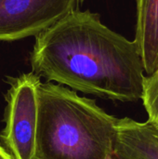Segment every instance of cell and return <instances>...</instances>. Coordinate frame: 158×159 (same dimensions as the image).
Segmentation results:
<instances>
[{
	"label": "cell",
	"mask_w": 158,
	"mask_h": 159,
	"mask_svg": "<svg viewBox=\"0 0 158 159\" xmlns=\"http://www.w3.org/2000/svg\"><path fill=\"white\" fill-rule=\"evenodd\" d=\"M117 118L60 84L38 87L36 159H112Z\"/></svg>",
	"instance_id": "7a4b0ae2"
},
{
	"label": "cell",
	"mask_w": 158,
	"mask_h": 159,
	"mask_svg": "<svg viewBox=\"0 0 158 159\" xmlns=\"http://www.w3.org/2000/svg\"><path fill=\"white\" fill-rule=\"evenodd\" d=\"M40 76L33 72L8 77L6 94L2 147L12 159H36L38 87Z\"/></svg>",
	"instance_id": "3957f363"
},
{
	"label": "cell",
	"mask_w": 158,
	"mask_h": 159,
	"mask_svg": "<svg viewBox=\"0 0 158 159\" xmlns=\"http://www.w3.org/2000/svg\"><path fill=\"white\" fill-rule=\"evenodd\" d=\"M135 39L147 75L158 68V0H136Z\"/></svg>",
	"instance_id": "8992f818"
},
{
	"label": "cell",
	"mask_w": 158,
	"mask_h": 159,
	"mask_svg": "<svg viewBox=\"0 0 158 159\" xmlns=\"http://www.w3.org/2000/svg\"><path fill=\"white\" fill-rule=\"evenodd\" d=\"M112 159H158V126L117 118Z\"/></svg>",
	"instance_id": "5b68a950"
},
{
	"label": "cell",
	"mask_w": 158,
	"mask_h": 159,
	"mask_svg": "<svg viewBox=\"0 0 158 159\" xmlns=\"http://www.w3.org/2000/svg\"><path fill=\"white\" fill-rule=\"evenodd\" d=\"M148 116V121L158 126V68L144 76L142 99Z\"/></svg>",
	"instance_id": "52a82bcc"
},
{
	"label": "cell",
	"mask_w": 158,
	"mask_h": 159,
	"mask_svg": "<svg viewBox=\"0 0 158 159\" xmlns=\"http://www.w3.org/2000/svg\"><path fill=\"white\" fill-rule=\"evenodd\" d=\"M0 159H12L10 156L6 152V150L2 147L1 144H0Z\"/></svg>",
	"instance_id": "ba28073f"
},
{
	"label": "cell",
	"mask_w": 158,
	"mask_h": 159,
	"mask_svg": "<svg viewBox=\"0 0 158 159\" xmlns=\"http://www.w3.org/2000/svg\"><path fill=\"white\" fill-rule=\"evenodd\" d=\"M32 72L102 99H142L144 67L134 41L104 25L98 13L74 10L35 35Z\"/></svg>",
	"instance_id": "6da1fadb"
},
{
	"label": "cell",
	"mask_w": 158,
	"mask_h": 159,
	"mask_svg": "<svg viewBox=\"0 0 158 159\" xmlns=\"http://www.w3.org/2000/svg\"><path fill=\"white\" fill-rule=\"evenodd\" d=\"M85 0H0V41L35 36Z\"/></svg>",
	"instance_id": "277c9868"
}]
</instances>
